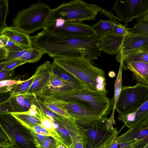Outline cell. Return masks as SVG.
I'll list each match as a JSON object with an SVG mask.
<instances>
[{
  "mask_svg": "<svg viewBox=\"0 0 148 148\" xmlns=\"http://www.w3.org/2000/svg\"><path fill=\"white\" fill-rule=\"evenodd\" d=\"M106 116L74 117L72 120L79 128L83 141L88 148H107L114 142L123 127L118 132L110 128Z\"/></svg>",
  "mask_w": 148,
  "mask_h": 148,
  "instance_id": "obj_1",
  "label": "cell"
},
{
  "mask_svg": "<svg viewBox=\"0 0 148 148\" xmlns=\"http://www.w3.org/2000/svg\"><path fill=\"white\" fill-rule=\"evenodd\" d=\"M44 97L77 104L101 117L109 114L114 106L113 100L108 98L106 95L88 88L63 92Z\"/></svg>",
  "mask_w": 148,
  "mask_h": 148,
  "instance_id": "obj_2",
  "label": "cell"
},
{
  "mask_svg": "<svg viewBox=\"0 0 148 148\" xmlns=\"http://www.w3.org/2000/svg\"><path fill=\"white\" fill-rule=\"evenodd\" d=\"M99 12L110 18L113 14L96 5L88 3L83 0H74L64 2L52 9L47 23L61 19L65 21L94 20Z\"/></svg>",
  "mask_w": 148,
  "mask_h": 148,
  "instance_id": "obj_3",
  "label": "cell"
},
{
  "mask_svg": "<svg viewBox=\"0 0 148 148\" xmlns=\"http://www.w3.org/2000/svg\"><path fill=\"white\" fill-rule=\"evenodd\" d=\"M33 47L44 51L51 57H79L85 58L82 50L64 42L53 32L44 28L35 35L30 36Z\"/></svg>",
  "mask_w": 148,
  "mask_h": 148,
  "instance_id": "obj_4",
  "label": "cell"
},
{
  "mask_svg": "<svg viewBox=\"0 0 148 148\" xmlns=\"http://www.w3.org/2000/svg\"><path fill=\"white\" fill-rule=\"evenodd\" d=\"M67 72L84 82L89 89L96 91L97 77H106L103 70L97 67L92 61L82 57L56 58L53 61Z\"/></svg>",
  "mask_w": 148,
  "mask_h": 148,
  "instance_id": "obj_5",
  "label": "cell"
},
{
  "mask_svg": "<svg viewBox=\"0 0 148 148\" xmlns=\"http://www.w3.org/2000/svg\"><path fill=\"white\" fill-rule=\"evenodd\" d=\"M52 10L47 4L38 2L18 12L11 26L29 36L44 28Z\"/></svg>",
  "mask_w": 148,
  "mask_h": 148,
  "instance_id": "obj_6",
  "label": "cell"
},
{
  "mask_svg": "<svg viewBox=\"0 0 148 148\" xmlns=\"http://www.w3.org/2000/svg\"><path fill=\"white\" fill-rule=\"evenodd\" d=\"M0 128L9 139L11 148H38L31 132L8 114H0Z\"/></svg>",
  "mask_w": 148,
  "mask_h": 148,
  "instance_id": "obj_7",
  "label": "cell"
},
{
  "mask_svg": "<svg viewBox=\"0 0 148 148\" xmlns=\"http://www.w3.org/2000/svg\"><path fill=\"white\" fill-rule=\"evenodd\" d=\"M148 100V86L137 83L135 85L122 86L115 110L119 114L136 111Z\"/></svg>",
  "mask_w": 148,
  "mask_h": 148,
  "instance_id": "obj_8",
  "label": "cell"
},
{
  "mask_svg": "<svg viewBox=\"0 0 148 148\" xmlns=\"http://www.w3.org/2000/svg\"><path fill=\"white\" fill-rule=\"evenodd\" d=\"M44 28L66 38H86L98 36L91 26L85 24L82 21L59 19L47 23Z\"/></svg>",
  "mask_w": 148,
  "mask_h": 148,
  "instance_id": "obj_9",
  "label": "cell"
},
{
  "mask_svg": "<svg viewBox=\"0 0 148 148\" xmlns=\"http://www.w3.org/2000/svg\"><path fill=\"white\" fill-rule=\"evenodd\" d=\"M112 9L120 21L127 23L148 14V0H117Z\"/></svg>",
  "mask_w": 148,
  "mask_h": 148,
  "instance_id": "obj_10",
  "label": "cell"
},
{
  "mask_svg": "<svg viewBox=\"0 0 148 148\" xmlns=\"http://www.w3.org/2000/svg\"><path fill=\"white\" fill-rule=\"evenodd\" d=\"M51 121L60 136L61 143L66 148H73L75 145L83 141L79 128L71 119L56 114Z\"/></svg>",
  "mask_w": 148,
  "mask_h": 148,
  "instance_id": "obj_11",
  "label": "cell"
},
{
  "mask_svg": "<svg viewBox=\"0 0 148 148\" xmlns=\"http://www.w3.org/2000/svg\"><path fill=\"white\" fill-rule=\"evenodd\" d=\"M86 88H88L85 85L69 83L52 73L48 83L36 96L45 97L63 92Z\"/></svg>",
  "mask_w": 148,
  "mask_h": 148,
  "instance_id": "obj_12",
  "label": "cell"
},
{
  "mask_svg": "<svg viewBox=\"0 0 148 148\" xmlns=\"http://www.w3.org/2000/svg\"><path fill=\"white\" fill-rule=\"evenodd\" d=\"M52 73L51 64L49 61H46L38 66L33 75L34 79L32 84L25 94L36 96L48 83Z\"/></svg>",
  "mask_w": 148,
  "mask_h": 148,
  "instance_id": "obj_13",
  "label": "cell"
},
{
  "mask_svg": "<svg viewBox=\"0 0 148 148\" xmlns=\"http://www.w3.org/2000/svg\"><path fill=\"white\" fill-rule=\"evenodd\" d=\"M125 36H116L112 32L99 37L97 45L101 51L116 54L120 51Z\"/></svg>",
  "mask_w": 148,
  "mask_h": 148,
  "instance_id": "obj_14",
  "label": "cell"
},
{
  "mask_svg": "<svg viewBox=\"0 0 148 148\" xmlns=\"http://www.w3.org/2000/svg\"><path fill=\"white\" fill-rule=\"evenodd\" d=\"M148 43V34L133 31L126 36L120 51L125 53L142 48Z\"/></svg>",
  "mask_w": 148,
  "mask_h": 148,
  "instance_id": "obj_15",
  "label": "cell"
},
{
  "mask_svg": "<svg viewBox=\"0 0 148 148\" xmlns=\"http://www.w3.org/2000/svg\"><path fill=\"white\" fill-rule=\"evenodd\" d=\"M122 66L123 69L130 70L132 72V78L137 83L148 86V63L132 62L123 64Z\"/></svg>",
  "mask_w": 148,
  "mask_h": 148,
  "instance_id": "obj_16",
  "label": "cell"
},
{
  "mask_svg": "<svg viewBox=\"0 0 148 148\" xmlns=\"http://www.w3.org/2000/svg\"><path fill=\"white\" fill-rule=\"evenodd\" d=\"M148 118V100L136 111L125 115L119 114L118 120L128 128L140 124Z\"/></svg>",
  "mask_w": 148,
  "mask_h": 148,
  "instance_id": "obj_17",
  "label": "cell"
},
{
  "mask_svg": "<svg viewBox=\"0 0 148 148\" xmlns=\"http://www.w3.org/2000/svg\"><path fill=\"white\" fill-rule=\"evenodd\" d=\"M0 35L5 36L13 41L23 46L33 47L30 36L11 26L0 31Z\"/></svg>",
  "mask_w": 148,
  "mask_h": 148,
  "instance_id": "obj_18",
  "label": "cell"
},
{
  "mask_svg": "<svg viewBox=\"0 0 148 148\" xmlns=\"http://www.w3.org/2000/svg\"><path fill=\"white\" fill-rule=\"evenodd\" d=\"M116 61L122 64L132 62H142L148 63V51L142 48L116 54Z\"/></svg>",
  "mask_w": 148,
  "mask_h": 148,
  "instance_id": "obj_19",
  "label": "cell"
},
{
  "mask_svg": "<svg viewBox=\"0 0 148 148\" xmlns=\"http://www.w3.org/2000/svg\"><path fill=\"white\" fill-rule=\"evenodd\" d=\"M148 137V125H137L129 128L121 135L117 136L114 141L127 142L141 140Z\"/></svg>",
  "mask_w": 148,
  "mask_h": 148,
  "instance_id": "obj_20",
  "label": "cell"
},
{
  "mask_svg": "<svg viewBox=\"0 0 148 148\" xmlns=\"http://www.w3.org/2000/svg\"><path fill=\"white\" fill-rule=\"evenodd\" d=\"M25 95L19 94L10 97L8 100L3 102L9 105L11 112H22L29 110L26 107L25 103Z\"/></svg>",
  "mask_w": 148,
  "mask_h": 148,
  "instance_id": "obj_21",
  "label": "cell"
},
{
  "mask_svg": "<svg viewBox=\"0 0 148 148\" xmlns=\"http://www.w3.org/2000/svg\"><path fill=\"white\" fill-rule=\"evenodd\" d=\"M51 67L52 73L63 79L70 83L86 86L80 79L67 72L53 62L51 64Z\"/></svg>",
  "mask_w": 148,
  "mask_h": 148,
  "instance_id": "obj_22",
  "label": "cell"
},
{
  "mask_svg": "<svg viewBox=\"0 0 148 148\" xmlns=\"http://www.w3.org/2000/svg\"><path fill=\"white\" fill-rule=\"evenodd\" d=\"M116 23L110 19L106 21L101 20L91 26L94 32L99 37L112 32Z\"/></svg>",
  "mask_w": 148,
  "mask_h": 148,
  "instance_id": "obj_23",
  "label": "cell"
},
{
  "mask_svg": "<svg viewBox=\"0 0 148 148\" xmlns=\"http://www.w3.org/2000/svg\"><path fill=\"white\" fill-rule=\"evenodd\" d=\"M148 143V137L141 140L127 142H116L107 148H143Z\"/></svg>",
  "mask_w": 148,
  "mask_h": 148,
  "instance_id": "obj_24",
  "label": "cell"
},
{
  "mask_svg": "<svg viewBox=\"0 0 148 148\" xmlns=\"http://www.w3.org/2000/svg\"><path fill=\"white\" fill-rule=\"evenodd\" d=\"M39 119L42 125L51 133L53 138L61 143L60 137L54 128L52 122L46 116L41 105L39 109Z\"/></svg>",
  "mask_w": 148,
  "mask_h": 148,
  "instance_id": "obj_25",
  "label": "cell"
},
{
  "mask_svg": "<svg viewBox=\"0 0 148 148\" xmlns=\"http://www.w3.org/2000/svg\"><path fill=\"white\" fill-rule=\"evenodd\" d=\"M33 75L29 78L21 83L13 85V88L10 92V97L19 94H25L28 91L34 80Z\"/></svg>",
  "mask_w": 148,
  "mask_h": 148,
  "instance_id": "obj_26",
  "label": "cell"
},
{
  "mask_svg": "<svg viewBox=\"0 0 148 148\" xmlns=\"http://www.w3.org/2000/svg\"><path fill=\"white\" fill-rule=\"evenodd\" d=\"M45 53H46L42 50L33 47L27 51L20 59L27 63H35L38 61Z\"/></svg>",
  "mask_w": 148,
  "mask_h": 148,
  "instance_id": "obj_27",
  "label": "cell"
},
{
  "mask_svg": "<svg viewBox=\"0 0 148 148\" xmlns=\"http://www.w3.org/2000/svg\"><path fill=\"white\" fill-rule=\"evenodd\" d=\"M9 114L14 117L21 124L34 125L42 124L40 120L38 118L22 112H9Z\"/></svg>",
  "mask_w": 148,
  "mask_h": 148,
  "instance_id": "obj_28",
  "label": "cell"
},
{
  "mask_svg": "<svg viewBox=\"0 0 148 148\" xmlns=\"http://www.w3.org/2000/svg\"><path fill=\"white\" fill-rule=\"evenodd\" d=\"M122 66L121 64H120L118 74L116 78L115 84L114 98V106L112 113L114 114L116 106L119 97L122 87Z\"/></svg>",
  "mask_w": 148,
  "mask_h": 148,
  "instance_id": "obj_29",
  "label": "cell"
},
{
  "mask_svg": "<svg viewBox=\"0 0 148 148\" xmlns=\"http://www.w3.org/2000/svg\"><path fill=\"white\" fill-rule=\"evenodd\" d=\"M0 42L3 44V47L8 51L31 48L20 45L5 36L0 35Z\"/></svg>",
  "mask_w": 148,
  "mask_h": 148,
  "instance_id": "obj_30",
  "label": "cell"
},
{
  "mask_svg": "<svg viewBox=\"0 0 148 148\" xmlns=\"http://www.w3.org/2000/svg\"><path fill=\"white\" fill-rule=\"evenodd\" d=\"M9 13L8 1L0 0V31L8 27L6 23V19Z\"/></svg>",
  "mask_w": 148,
  "mask_h": 148,
  "instance_id": "obj_31",
  "label": "cell"
},
{
  "mask_svg": "<svg viewBox=\"0 0 148 148\" xmlns=\"http://www.w3.org/2000/svg\"><path fill=\"white\" fill-rule=\"evenodd\" d=\"M39 102L45 107L53 112L58 115L72 119L74 118L73 117L71 116L67 111L51 103Z\"/></svg>",
  "mask_w": 148,
  "mask_h": 148,
  "instance_id": "obj_32",
  "label": "cell"
},
{
  "mask_svg": "<svg viewBox=\"0 0 148 148\" xmlns=\"http://www.w3.org/2000/svg\"><path fill=\"white\" fill-rule=\"evenodd\" d=\"M26 127L35 133L47 136L53 137L51 133L45 128L42 124H36L34 125L21 124Z\"/></svg>",
  "mask_w": 148,
  "mask_h": 148,
  "instance_id": "obj_33",
  "label": "cell"
},
{
  "mask_svg": "<svg viewBox=\"0 0 148 148\" xmlns=\"http://www.w3.org/2000/svg\"><path fill=\"white\" fill-rule=\"evenodd\" d=\"M131 30L133 31L148 34V21L138 18Z\"/></svg>",
  "mask_w": 148,
  "mask_h": 148,
  "instance_id": "obj_34",
  "label": "cell"
},
{
  "mask_svg": "<svg viewBox=\"0 0 148 148\" xmlns=\"http://www.w3.org/2000/svg\"><path fill=\"white\" fill-rule=\"evenodd\" d=\"M124 24L116 23L113 27L112 33L114 34L121 36H126L130 33V30Z\"/></svg>",
  "mask_w": 148,
  "mask_h": 148,
  "instance_id": "obj_35",
  "label": "cell"
},
{
  "mask_svg": "<svg viewBox=\"0 0 148 148\" xmlns=\"http://www.w3.org/2000/svg\"><path fill=\"white\" fill-rule=\"evenodd\" d=\"M59 142L51 136H48L37 146L38 148H57Z\"/></svg>",
  "mask_w": 148,
  "mask_h": 148,
  "instance_id": "obj_36",
  "label": "cell"
},
{
  "mask_svg": "<svg viewBox=\"0 0 148 148\" xmlns=\"http://www.w3.org/2000/svg\"><path fill=\"white\" fill-rule=\"evenodd\" d=\"M26 63L25 61L20 59H8L6 64L2 70L10 71L14 69L18 66Z\"/></svg>",
  "mask_w": 148,
  "mask_h": 148,
  "instance_id": "obj_37",
  "label": "cell"
},
{
  "mask_svg": "<svg viewBox=\"0 0 148 148\" xmlns=\"http://www.w3.org/2000/svg\"><path fill=\"white\" fill-rule=\"evenodd\" d=\"M30 49L8 51L5 56V60L21 59Z\"/></svg>",
  "mask_w": 148,
  "mask_h": 148,
  "instance_id": "obj_38",
  "label": "cell"
},
{
  "mask_svg": "<svg viewBox=\"0 0 148 148\" xmlns=\"http://www.w3.org/2000/svg\"><path fill=\"white\" fill-rule=\"evenodd\" d=\"M10 140L3 131L0 128V148H11Z\"/></svg>",
  "mask_w": 148,
  "mask_h": 148,
  "instance_id": "obj_39",
  "label": "cell"
},
{
  "mask_svg": "<svg viewBox=\"0 0 148 148\" xmlns=\"http://www.w3.org/2000/svg\"><path fill=\"white\" fill-rule=\"evenodd\" d=\"M24 80L7 79L0 81V87L5 86H12L22 82Z\"/></svg>",
  "mask_w": 148,
  "mask_h": 148,
  "instance_id": "obj_40",
  "label": "cell"
},
{
  "mask_svg": "<svg viewBox=\"0 0 148 148\" xmlns=\"http://www.w3.org/2000/svg\"><path fill=\"white\" fill-rule=\"evenodd\" d=\"M31 133L34 138L37 147L41 143L45 140L48 136L32 132H31Z\"/></svg>",
  "mask_w": 148,
  "mask_h": 148,
  "instance_id": "obj_41",
  "label": "cell"
},
{
  "mask_svg": "<svg viewBox=\"0 0 148 148\" xmlns=\"http://www.w3.org/2000/svg\"><path fill=\"white\" fill-rule=\"evenodd\" d=\"M14 69L10 71L2 70L0 71V81L7 80L12 75Z\"/></svg>",
  "mask_w": 148,
  "mask_h": 148,
  "instance_id": "obj_42",
  "label": "cell"
},
{
  "mask_svg": "<svg viewBox=\"0 0 148 148\" xmlns=\"http://www.w3.org/2000/svg\"><path fill=\"white\" fill-rule=\"evenodd\" d=\"M8 51L3 46H0V59L5 60V57Z\"/></svg>",
  "mask_w": 148,
  "mask_h": 148,
  "instance_id": "obj_43",
  "label": "cell"
},
{
  "mask_svg": "<svg viewBox=\"0 0 148 148\" xmlns=\"http://www.w3.org/2000/svg\"><path fill=\"white\" fill-rule=\"evenodd\" d=\"M13 86H5L0 87V92L1 93L10 92L12 90Z\"/></svg>",
  "mask_w": 148,
  "mask_h": 148,
  "instance_id": "obj_44",
  "label": "cell"
},
{
  "mask_svg": "<svg viewBox=\"0 0 148 148\" xmlns=\"http://www.w3.org/2000/svg\"><path fill=\"white\" fill-rule=\"evenodd\" d=\"M73 148H88L84 141L78 142L75 145Z\"/></svg>",
  "mask_w": 148,
  "mask_h": 148,
  "instance_id": "obj_45",
  "label": "cell"
},
{
  "mask_svg": "<svg viewBox=\"0 0 148 148\" xmlns=\"http://www.w3.org/2000/svg\"><path fill=\"white\" fill-rule=\"evenodd\" d=\"M116 73L113 71H110L108 73V75L110 78H113L116 76Z\"/></svg>",
  "mask_w": 148,
  "mask_h": 148,
  "instance_id": "obj_46",
  "label": "cell"
},
{
  "mask_svg": "<svg viewBox=\"0 0 148 148\" xmlns=\"http://www.w3.org/2000/svg\"><path fill=\"white\" fill-rule=\"evenodd\" d=\"M148 125V118L138 125Z\"/></svg>",
  "mask_w": 148,
  "mask_h": 148,
  "instance_id": "obj_47",
  "label": "cell"
},
{
  "mask_svg": "<svg viewBox=\"0 0 148 148\" xmlns=\"http://www.w3.org/2000/svg\"><path fill=\"white\" fill-rule=\"evenodd\" d=\"M57 148H66L62 144L59 143Z\"/></svg>",
  "mask_w": 148,
  "mask_h": 148,
  "instance_id": "obj_48",
  "label": "cell"
},
{
  "mask_svg": "<svg viewBox=\"0 0 148 148\" xmlns=\"http://www.w3.org/2000/svg\"><path fill=\"white\" fill-rule=\"evenodd\" d=\"M142 48L148 51V43L144 46Z\"/></svg>",
  "mask_w": 148,
  "mask_h": 148,
  "instance_id": "obj_49",
  "label": "cell"
},
{
  "mask_svg": "<svg viewBox=\"0 0 148 148\" xmlns=\"http://www.w3.org/2000/svg\"><path fill=\"white\" fill-rule=\"evenodd\" d=\"M142 18L143 20L148 21V14L144 16Z\"/></svg>",
  "mask_w": 148,
  "mask_h": 148,
  "instance_id": "obj_50",
  "label": "cell"
},
{
  "mask_svg": "<svg viewBox=\"0 0 148 148\" xmlns=\"http://www.w3.org/2000/svg\"><path fill=\"white\" fill-rule=\"evenodd\" d=\"M143 148H148V143L147 145L145 146V147Z\"/></svg>",
  "mask_w": 148,
  "mask_h": 148,
  "instance_id": "obj_51",
  "label": "cell"
},
{
  "mask_svg": "<svg viewBox=\"0 0 148 148\" xmlns=\"http://www.w3.org/2000/svg\"></svg>",
  "mask_w": 148,
  "mask_h": 148,
  "instance_id": "obj_52",
  "label": "cell"
}]
</instances>
